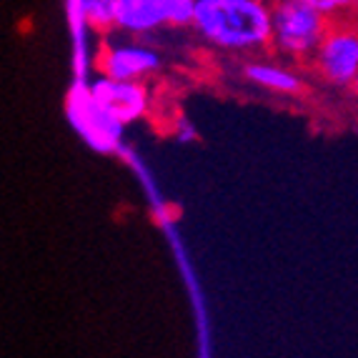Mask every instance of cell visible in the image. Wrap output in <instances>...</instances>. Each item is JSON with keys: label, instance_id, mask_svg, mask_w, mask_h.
Segmentation results:
<instances>
[{"label": "cell", "instance_id": "1", "mask_svg": "<svg viewBox=\"0 0 358 358\" xmlns=\"http://www.w3.org/2000/svg\"><path fill=\"white\" fill-rule=\"evenodd\" d=\"M193 28L226 53H261L271 48V0H198Z\"/></svg>", "mask_w": 358, "mask_h": 358}, {"label": "cell", "instance_id": "2", "mask_svg": "<svg viewBox=\"0 0 358 358\" xmlns=\"http://www.w3.org/2000/svg\"><path fill=\"white\" fill-rule=\"evenodd\" d=\"M271 48L299 63H310L331 25V18L308 0H271Z\"/></svg>", "mask_w": 358, "mask_h": 358}, {"label": "cell", "instance_id": "3", "mask_svg": "<svg viewBox=\"0 0 358 358\" xmlns=\"http://www.w3.org/2000/svg\"><path fill=\"white\" fill-rule=\"evenodd\" d=\"M308 66H313L323 83L351 88L358 78V23L351 13L331 18L329 30Z\"/></svg>", "mask_w": 358, "mask_h": 358}, {"label": "cell", "instance_id": "4", "mask_svg": "<svg viewBox=\"0 0 358 358\" xmlns=\"http://www.w3.org/2000/svg\"><path fill=\"white\" fill-rule=\"evenodd\" d=\"M90 98L118 123H133L143 118L150 108V90L143 80H118V78L101 76L88 88Z\"/></svg>", "mask_w": 358, "mask_h": 358}, {"label": "cell", "instance_id": "5", "mask_svg": "<svg viewBox=\"0 0 358 358\" xmlns=\"http://www.w3.org/2000/svg\"><path fill=\"white\" fill-rule=\"evenodd\" d=\"M101 76L118 78V80H145L161 68V55L141 43H123V45H106L96 60Z\"/></svg>", "mask_w": 358, "mask_h": 358}, {"label": "cell", "instance_id": "6", "mask_svg": "<svg viewBox=\"0 0 358 358\" xmlns=\"http://www.w3.org/2000/svg\"><path fill=\"white\" fill-rule=\"evenodd\" d=\"M71 118L96 148H110L113 143H118L123 123H118V120L110 118L103 108H98V103L90 98L88 88L73 90Z\"/></svg>", "mask_w": 358, "mask_h": 358}, {"label": "cell", "instance_id": "7", "mask_svg": "<svg viewBox=\"0 0 358 358\" xmlns=\"http://www.w3.org/2000/svg\"><path fill=\"white\" fill-rule=\"evenodd\" d=\"M241 73H243V78L251 85H256L261 90H268V93H275V96H299L306 88L301 73L291 71V68L281 66V63H273V60H263V58L245 60Z\"/></svg>", "mask_w": 358, "mask_h": 358}, {"label": "cell", "instance_id": "8", "mask_svg": "<svg viewBox=\"0 0 358 358\" xmlns=\"http://www.w3.org/2000/svg\"><path fill=\"white\" fill-rule=\"evenodd\" d=\"M163 28L155 0H118V30L128 36H145Z\"/></svg>", "mask_w": 358, "mask_h": 358}, {"label": "cell", "instance_id": "9", "mask_svg": "<svg viewBox=\"0 0 358 358\" xmlns=\"http://www.w3.org/2000/svg\"><path fill=\"white\" fill-rule=\"evenodd\" d=\"M83 18L96 33L118 30V0H83Z\"/></svg>", "mask_w": 358, "mask_h": 358}, {"label": "cell", "instance_id": "10", "mask_svg": "<svg viewBox=\"0 0 358 358\" xmlns=\"http://www.w3.org/2000/svg\"><path fill=\"white\" fill-rule=\"evenodd\" d=\"M196 6L198 0H155V8H158V15H161L163 25H171V28L193 25Z\"/></svg>", "mask_w": 358, "mask_h": 358}, {"label": "cell", "instance_id": "11", "mask_svg": "<svg viewBox=\"0 0 358 358\" xmlns=\"http://www.w3.org/2000/svg\"><path fill=\"white\" fill-rule=\"evenodd\" d=\"M310 6H316L323 10L329 18H338V15H348L353 8V0H308Z\"/></svg>", "mask_w": 358, "mask_h": 358}, {"label": "cell", "instance_id": "12", "mask_svg": "<svg viewBox=\"0 0 358 358\" xmlns=\"http://www.w3.org/2000/svg\"><path fill=\"white\" fill-rule=\"evenodd\" d=\"M351 18L358 23V0H353V8H351Z\"/></svg>", "mask_w": 358, "mask_h": 358}, {"label": "cell", "instance_id": "13", "mask_svg": "<svg viewBox=\"0 0 358 358\" xmlns=\"http://www.w3.org/2000/svg\"><path fill=\"white\" fill-rule=\"evenodd\" d=\"M351 93H353V98L358 101V78L353 80V85H351Z\"/></svg>", "mask_w": 358, "mask_h": 358}]
</instances>
